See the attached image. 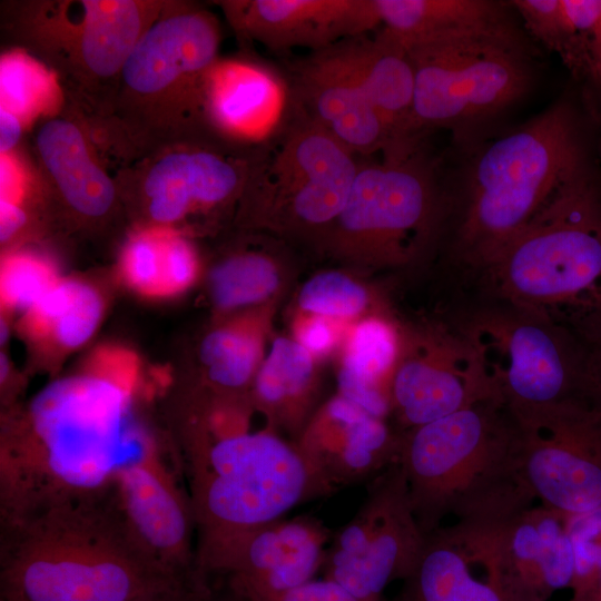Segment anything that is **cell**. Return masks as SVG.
Returning <instances> with one entry per match:
<instances>
[{
    "instance_id": "obj_1",
    "label": "cell",
    "mask_w": 601,
    "mask_h": 601,
    "mask_svg": "<svg viewBox=\"0 0 601 601\" xmlns=\"http://www.w3.org/2000/svg\"><path fill=\"white\" fill-rule=\"evenodd\" d=\"M187 573L140 548L112 482L0 516V601H126Z\"/></svg>"
},
{
    "instance_id": "obj_2",
    "label": "cell",
    "mask_w": 601,
    "mask_h": 601,
    "mask_svg": "<svg viewBox=\"0 0 601 601\" xmlns=\"http://www.w3.org/2000/svg\"><path fill=\"white\" fill-rule=\"evenodd\" d=\"M111 362L50 382L29 405V428L2 435L0 513L111 484L122 449L142 434L131 420L129 364Z\"/></svg>"
},
{
    "instance_id": "obj_3",
    "label": "cell",
    "mask_w": 601,
    "mask_h": 601,
    "mask_svg": "<svg viewBox=\"0 0 601 601\" xmlns=\"http://www.w3.org/2000/svg\"><path fill=\"white\" fill-rule=\"evenodd\" d=\"M398 462L424 535L449 515L505 523L535 500L522 473L515 416L493 391L402 434Z\"/></svg>"
},
{
    "instance_id": "obj_4",
    "label": "cell",
    "mask_w": 601,
    "mask_h": 601,
    "mask_svg": "<svg viewBox=\"0 0 601 601\" xmlns=\"http://www.w3.org/2000/svg\"><path fill=\"white\" fill-rule=\"evenodd\" d=\"M220 41L213 12L167 1L127 58L108 112L86 119L92 138H104L107 161L119 167L165 144L214 137L205 125L204 88Z\"/></svg>"
},
{
    "instance_id": "obj_5",
    "label": "cell",
    "mask_w": 601,
    "mask_h": 601,
    "mask_svg": "<svg viewBox=\"0 0 601 601\" xmlns=\"http://www.w3.org/2000/svg\"><path fill=\"white\" fill-rule=\"evenodd\" d=\"M588 159L580 118L568 99L480 147L455 196L449 193L453 254L482 272Z\"/></svg>"
},
{
    "instance_id": "obj_6",
    "label": "cell",
    "mask_w": 601,
    "mask_h": 601,
    "mask_svg": "<svg viewBox=\"0 0 601 601\" xmlns=\"http://www.w3.org/2000/svg\"><path fill=\"white\" fill-rule=\"evenodd\" d=\"M482 273L500 302L601 333V181L589 159Z\"/></svg>"
},
{
    "instance_id": "obj_7",
    "label": "cell",
    "mask_w": 601,
    "mask_h": 601,
    "mask_svg": "<svg viewBox=\"0 0 601 601\" xmlns=\"http://www.w3.org/2000/svg\"><path fill=\"white\" fill-rule=\"evenodd\" d=\"M167 1L37 0L4 6L2 30L58 77L67 105L104 117L132 49Z\"/></svg>"
},
{
    "instance_id": "obj_8",
    "label": "cell",
    "mask_w": 601,
    "mask_h": 601,
    "mask_svg": "<svg viewBox=\"0 0 601 601\" xmlns=\"http://www.w3.org/2000/svg\"><path fill=\"white\" fill-rule=\"evenodd\" d=\"M449 213V190L425 148L402 159L361 158L347 201L318 244L368 265H405L435 245Z\"/></svg>"
},
{
    "instance_id": "obj_9",
    "label": "cell",
    "mask_w": 601,
    "mask_h": 601,
    "mask_svg": "<svg viewBox=\"0 0 601 601\" xmlns=\"http://www.w3.org/2000/svg\"><path fill=\"white\" fill-rule=\"evenodd\" d=\"M414 71L420 132L446 129L455 140L520 101L532 88V50L515 27L405 47Z\"/></svg>"
},
{
    "instance_id": "obj_10",
    "label": "cell",
    "mask_w": 601,
    "mask_h": 601,
    "mask_svg": "<svg viewBox=\"0 0 601 601\" xmlns=\"http://www.w3.org/2000/svg\"><path fill=\"white\" fill-rule=\"evenodd\" d=\"M185 467L197 541L284 518L331 494L295 443L272 430L216 442Z\"/></svg>"
},
{
    "instance_id": "obj_11",
    "label": "cell",
    "mask_w": 601,
    "mask_h": 601,
    "mask_svg": "<svg viewBox=\"0 0 601 601\" xmlns=\"http://www.w3.org/2000/svg\"><path fill=\"white\" fill-rule=\"evenodd\" d=\"M362 157L297 112L258 148L240 199L249 225L318 243L343 210Z\"/></svg>"
},
{
    "instance_id": "obj_12",
    "label": "cell",
    "mask_w": 601,
    "mask_h": 601,
    "mask_svg": "<svg viewBox=\"0 0 601 601\" xmlns=\"http://www.w3.org/2000/svg\"><path fill=\"white\" fill-rule=\"evenodd\" d=\"M456 327L511 410L592 397L591 346L573 329L500 300L460 318Z\"/></svg>"
},
{
    "instance_id": "obj_13",
    "label": "cell",
    "mask_w": 601,
    "mask_h": 601,
    "mask_svg": "<svg viewBox=\"0 0 601 601\" xmlns=\"http://www.w3.org/2000/svg\"><path fill=\"white\" fill-rule=\"evenodd\" d=\"M256 150L215 137L178 140L151 148L118 167L120 197L136 198L147 227L170 228L196 213L239 201Z\"/></svg>"
},
{
    "instance_id": "obj_14",
    "label": "cell",
    "mask_w": 601,
    "mask_h": 601,
    "mask_svg": "<svg viewBox=\"0 0 601 601\" xmlns=\"http://www.w3.org/2000/svg\"><path fill=\"white\" fill-rule=\"evenodd\" d=\"M512 412L534 499L563 516L601 506V405L591 397Z\"/></svg>"
},
{
    "instance_id": "obj_15",
    "label": "cell",
    "mask_w": 601,
    "mask_h": 601,
    "mask_svg": "<svg viewBox=\"0 0 601 601\" xmlns=\"http://www.w3.org/2000/svg\"><path fill=\"white\" fill-rule=\"evenodd\" d=\"M423 540L397 460L370 481L357 512L332 535L323 578L362 601H382L386 587L410 572Z\"/></svg>"
},
{
    "instance_id": "obj_16",
    "label": "cell",
    "mask_w": 601,
    "mask_h": 601,
    "mask_svg": "<svg viewBox=\"0 0 601 601\" xmlns=\"http://www.w3.org/2000/svg\"><path fill=\"white\" fill-rule=\"evenodd\" d=\"M332 535L314 516L279 518L197 541L196 566L228 575L242 601L267 598L315 579Z\"/></svg>"
},
{
    "instance_id": "obj_17",
    "label": "cell",
    "mask_w": 601,
    "mask_h": 601,
    "mask_svg": "<svg viewBox=\"0 0 601 601\" xmlns=\"http://www.w3.org/2000/svg\"><path fill=\"white\" fill-rule=\"evenodd\" d=\"M505 523L457 521L425 534L392 601H526L506 561Z\"/></svg>"
},
{
    "instance_id": "obj_18",
    "label": "cell",
    "mask_w": 601,
    "mask_h": 601,
    "mask_svg": "<svg viewBox=\"0 0 601 601\" xmlns=\"http://www.w3.org/2000/svg\"><path fill=\"white\" fill-rule=\"evenodd\" d=\"M491 391L476 352L463 333L456 326L431 327L403 341L390 384V413L402 435Z\"/></svg>"
},
{
    "instance_id": "obj_19",
    "label": "cell",
    "mask_w": 601,
    "mask_h": 601,
    "mask_svg": "<svg viewBox=\"0 0 601 601\" xmlns=\"http://www.w3.org/2000/svg\"><path fill=\"white\" fill-rule=\"evenodd\" d=\"M112 485L130 533L151 559L175 574L197 568L190 496L146 433L116 469Z\"/></svg>"
},
{
    "instance_id": "obj_20",
    "label": "cell",
    "mask_w": 601,
    "mask_h": 601,
    "mask_svg": "<svg viewBox=\"0 0 601 601\" xmlns=\"http://www.w3.org/2000/svg\"><path fill=\"white\" fill-rule=\"evenodd\" d=\"M297 112L286 73L250 57L218 58L207 72L204 119L214 137L255 150L272 141Z\"/></svg>"
},
{
    "instance_id": "obj_21",
    "label": "cell",
    "mask_w": 601,
    "mask_h": 601,
    "mask_svg": "<svg viewBox=\"0 0 601 601\" xmlns=\"http://www.w3.org/2000/svg\"><path fill=\"white\" fill-rule=\"evenodd\" d=\"M286 76L298 109L356 156L371 158L387 152L385 128L353 63L346 39L295 59Z\"/></svg>"
},
{
    "instance_id": "obj_22",
    "label": "cell",
    "mask_w": 601,
    "mask_h": 601,
    "mask_svg": "<svg viewBox=\"0 0 601 601\" xmlns=\"http://www.w3.org/2000/svg\"><path fill=\"white\" fill-rule=\"evenodd\" d=\"M239 40L275 52H309L381 27L375 0L216 1Z\"/></svg>"
},
{
    "instance_id": "obj_23",
    "label": "cell",
    "mask_w": 601,
    "mask_h": 601,
    "mask_svg": "<svg viewBox=\"0 0 601 601\" xmlns=\"http://www.w3.org/2000/svg\"><path fill=\"white\" fill-rule=\"evenodd\" d=\"M402 435L352 401L329 398L293 442L331 493L372 481L398 460Z\"/></svg>"
},
{
    "instance_id": "obj_24",
    "label": "cell",
    "mask_w": 601,
    "mask_h": 601,
    "mask_svg": "<svg viewBox=\"0 0 601 601\" xmlns=\"http://www.w3.org/2000/svg\"><path fill=\"white\" fill-rule=\"evenodd\" d=\"M32 150L40 184L77 217L100 220L120 200L114 174L69 107L38 121Z\"/></svg>"
},
{
    "instance_id": "obj_25",
    "label": "cell",
    "mask_w": 601,
    "mask_h": 601,
    "mask_svg": "<svg viewBox=\"0 0 601 601\" xmlns=\"http://www.w3.org/2000/svg\"><path fill=\"white\" fill-rule=\"evenodd\" d=\"M346 43L388 138L382 158L402 159L425 148L426 136L414 118V71L406 48L381 27Z\"/></svg>"
},
{
    "instance_id": "obj_26",
    "label": "cell",
    "mask_w": 601,
    "mask_h": 601,
    "mask_svg": "<svg viewBox=\"0 0 601 601\" xmlns=\"http://www.w3.org/2000/svg\"><path fill=\"white\" fill-rule=\"evenodd\" d=\"M381 28L404 47L513 27L505 2L489 0H375Z\"/></svg>"
},
{
    "instance_id": "obj_27",
    "label": "cell",
    "mask_w": 601,
    "mask_h": 601,
    "mask_svg": "<svg viewBox=\"0 0 601 601\" xmlns=\"http://www.w3.org/2000/svg\"><path fill=\"white\" fill-rule=\"evenodd\" d=\"M316 393L313 355L297 341L277 337L259 365L249 396L272 426L288 431L294 442L309 421Z\"/></svg>"
},
{
    "instance_id": "obj_28",
    "label": "cell",
    "mask_w": 601,
    "mask_h": 601,
    "mask_svg": "<svg viewBox=\"0 0 601 601\" xmlns=\"http://www.w3.org/2000/svg\"><path fill=\"white\" fill-rule=\"evenodd\" d=\"M121 272L137 292L168 296L191 285L197 259L191 245L178 230L139 228L122 249Z\"/></svg>"
},
{
    "instance_id": "obj_29",
    "label": "cell",
    "mask_w": 601,
    "mask_h": 601,
    "mask_svg": "<svg viewBox=\"0 0 601 601\" xmlns=\"http://www.w3.org/2000/svg\"><path fill=\"white\" fill-rule=\"evenodd\" d=\"M102 313V298L92 286L59 278L26 314V322L33 336L71 351L89 341Z\"/></svg>"
},
{
    "instance_id": "obj_30",
    "label": "cell",
    "mask_w": 601,
    "mask_h": 601,
    "mask_svg": "<svg viewBox=\"0 0 601 601\" xmlns=\"http://www.w3.org/2000/svg\"><path fill=\"white\" fill-rule=\"evenodd\" d=\"M0 108L14 114L24 126L61 114L67 99L56 73L20 48L0 59Z\"/></svg>"
},
{
    "instance_id": "obj_31",
    "label": "cell",
    "mask_w": 601,
    "mask_h": 601,
    "mask_svg": "<svg viewBox=\"0 0 601 601\" xmlns=\"http://www.w3.org/2000/svg\"><path fill=\"white\" fill-rule=\"evenodd\" d=\"M262 339L254 328L226 325L210 331L201 341L199 357L210 391L249 394L259 368Z\"/></svg>"
},
{
    "instance_id": "obj_32",
    "label": "cell",
    "mask_w": 601,
    "mask_h": 601,
    "mask_svg": "<svg viewBox=\"0 0 601 601\" xmlns=\"http://www.w3.org/2000/svg\"><path fill=\"white\" fill-rule=\"evenodd\" d=\"M279 265L264 250H243L218 263L209 276L215 306L233 309L269 298L280 285Z\"/></svg>"
},
{
    "instance_id": "obj_33",
    "label": "cell",
    "mask_w": 601,
    "mask_h": 601,
    "mask_svg": "<svg viewBox=\"0 0 601 601\" xmlns=\"http://www.w3.org/2000/svg\"><path fill=\"white\" fill-rule=\"evenodd\" d=\"M402 348L403 339L394 324L382 317L365 318L353 328L341 368L390 396Z\"/></svg>"
},
{
    "instance_id": "obj_34",
    "label": "cell",
    "mask_w": 601,
    "mask_h": 601,
    "mask_svg": "<svg viewBox=\"0 0 601 601\" xmlns=\"http://www.w3.org/2000/svg\"><path fill=\"white\" fill-rule=\"evenodd\" d=\"M523 21L529 33L556 53L575 76L578 66L577 32L564 0L505 1Z\"/></svg>"
},
{
    "instance_id": "obj_35",
    "label": "cell",
    "mask_w": 601,
    "mask_h": 601,
    "mask_svg": "<svg viewBox=\"0 0 601 601\" xmlns=\"http://www.w3.org/2000/svg\"><path fill=\"white\" fill-rule=\"evenodd\" d=\"M368 303L366 288L338 272L315 275L306 282L298 295V305L303 311L331 318L357 316Z\"/></svg>"
},
{
    "instance_id": "obj_36",
    "label": "cell",
    "mask_w": 601,
    "mask_h": 601,
    "mask_svg": "<svg viewBox=\"0 0 601 601\" xmlns=\"http://www.w3.org/2000/svg\"><path fill=\"white\" fill-rule=\"evenodd\" d=\"M52 266L39 256L18 253L1 264L0 293L6 308L27 314L58 282Z\"/></svg>"
},
{
    "instance_id": "obj_37",
    "label": "cell",
    "mask_w": 601,
    "mask_h": 601,
    "mask_svg": "<svg viewBox=\"0 0 601 601\" xmlns=\"http://www.w3.org/2000/svg\"><path fill=\"white\" fill-rule=\"evenodd\" d=\"M574 551L571 600H587L601 573V506L573 516H564Z\"/></svg>"
},
{
    "instance_id": "obj_38",
    "label": "cell",
    "mask_w": 601,
    "mask_h": 601,
    "mask_svg": "<svg viewBox=\"0 0 601 601\" xmlns=\"http://www.w3.org/2000/svg\"><path fill=\"white\" fill-rule=\"evenodd\" d=\"M577 32L575 77L601 93V0H564Z\"/></svg>"
},
{
    "instance_id": "obj_39",
    "label": "cell",
    "mask_w": 601,
    "mask_h": 601,
    "mask_svg": "<svg viewBox=\"0 0 601 601\" xmlns=\"http://www.w3.org/2000/svg\"><path fill=\"white\" fill-rule=\"evenodd\" d=\"M126 601H213L209 579L197 568L157 589Z\"/></svg>"
},
{
    "instance_id": "obj_40",
    "label": "cell",
    "mask_w": 601,
    "mask_h": 601,
    "mask_svg": "<svg viewBox=\"0 0 601 601\" xmlns=\"http://www.w3.org/2000/svg\"><path fill=\"white\" fill-rule=\"evenodd\" d=\"M252 601H362L337 582L322 578L313 579L276 595Z\"/></svg>"
},
{
    "instance_id": "obj_41",
    "label": "cell",
    "mask_w": 601,
    "mask_h": 601,
    "mask_svg": "<svg viewBox=\"0 0 601 601\" xmlns=\"http://www.w3.org/2000/svg\"><path fill=\"white\" fill-rule=\"evenodd\" d=\"M297 342L313 356L326 354L336 342L335 328L327 317L314 315L298 327Z\"/></svg>"
},
{
    "instance_id": "obj_42",
    "label": "cell",
    "mask_w": 601,
    "mask_h": 601,
    "mask_svg": "<svg viewBox=\"0 0 601 601\" xmlns=\"http://www.w3.org/2000/svg\"><path fill=\"white\" fill-rule=\"evenodd\" d=\"M28 214L23 205L0 199V240H11L27 224Z\"/></svg>"
},
{
    "instance_id": "obj_43",
    "label": "cell",
    "mask_w": 601,
    "mask_h": 601,
    "mask_svg": "<svg viewBox=\"0 0 601 601\" xmlns=\"http://www.w3.org/2000/svg\"><path fill=\"white\" fill-rule=\"evenodd\" d=\"M24 125L12 112L0 108V154L13 152L21 141Z\"/></svg>"
},
{
    "instance_id": "obj_44",
    "label": "cell",
    "mask_w": 601,
    "mask_h": 601,
    "mask_svg": "<svg viewBox=\"0 0 601 601\" xmlns=\"http://www.w3.org/2000/svg\"><path fill=\"white\" fill-rule=\"evenodd\" d=\"M590 346L592 395L601 405V333L590 342Z\"/></svg>"
},
{
    "instance_id": "obj_45",
    "label": "cell",
    "mask_w": 601,
    "mask_h": 601,
    "mask_svg": "<svg viewBox=\"0 0 601 601\" xmlns=\"http://www.w3.org/2000/svg\"><path fill=\"white\" fill-rule=\"evenodd\" d=\"M9 375V362L7 356L2 353L0 355V378L1 384H3L8 380Z\"/></svg>"
},
{
    "instance_id": "obj_46",
    "label": "cell",
    "mask_w": 601,
    "mask_h": 601,
    "mask_svg": "<svg viewBox=\"0 0 601 601\" xmlns=\"http://www.w3.org/2000/svg\"><path fill=\"white\" fill-rule=\"evenodd\" d=\"M571 601H574V600H571ZM583 601H601V573L597 581L593 592L587 600H583Z\"/></svg>"
},
{
    "instance_id": "obj_47",
    "label": "cell",
    "mask_w": 601,
    "mask_h": 601,
    "mask_svg": "<svg viewBox=\"0 0 601 601\" xmlns=\"http://www.w3.org/2000/svg\"><path fill=\"white\" fill-rule=\"evenodd\" d=\"M597 119H598V122H599V128H600V141H601V93L600 92H597Z\"/></svg>"
},
{
    "instance_id": "obj_48",
    "label": "cell",
    "mask_w": 601,
    "mask_h": 601,
    "mask_svg": "<svg viewBox=\"0 0 601 601\" xmlns=\"http://www.w3.org/2000/svg\"><path fill=\"white\" fill-rule=\"evenodd\" d=\"M1 333H0V338H1V344L6 343L8 336H9V327L6 323V321H3V318H1Z\"/></svg>"
},
{
    "instance_id": "obj_49",
    "label": "cell",
    "mask_w": 601,
    "mask_h": 601,
    "mask_svg": "<svg viewBox=\"0 0 601 601\" xmlns=\"http://www.w3.org/2000/svg\"><path fill=\"white\" fill-rule=\"evenodd\" d=\"M571 601V600H570Z\"/></svg>"
}]
</instances>
